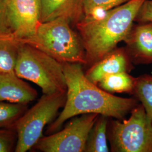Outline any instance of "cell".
<instances>
[{
	"mask_svg": "<svg viewBox=\"0 0 152 152\" xmlns=\"http://www.w3.org/2000/svg\"><path fill=\"white\" fill-rule=\"evenodd\" d=\"M83 65L75 63H63L67 87L66 99L60 114L48 126L46 134L60 130L65 121L81 114L96 113L122 120L139 104L136 98L115 96L89 81Z\"/></svg>",
	"mask_w": 152,
	"mask_h": 152,
	"instance_id": "6da1fadb",
	"label": "cell"
},
{
	"mask_svg": "<svg viewBox=\"0 0 152 152\" xmlns=\"http://www.w3.org/2000/svg\"><path fill=\"white\" fill-rule=\"evenodd\" d=\"M145 1L130 0L100 18L82 19L76 23L86 53L85 66L93 65L125 41Z\"/></svg>",
	"mask_w": 152,
	"mask_h": 152,
	"instance_id": "7a4b0ae2",
	"label": "cell"
},
{
	"mask_svg": "<svg viewBox=\"0 0 152 152\" xmlns=\"http://www.w3.org/2000/svg\"><path fill=\"white\" fill-rule=\"evenodd\" d=\"M68 19L60 18L41 23L32 36L16 39L38 49L60 63L86 64V53L80 37Z\"/></svg>",
	"mask_w": 152,
	"mask_h": 152,
	"instance_id": "3957f363",
	"label": "cell"
},
{
	"mask_svg": "<svg viewBox=\"0 0 152 152\" xmlns=\"http://www.w3.org/2000/svg\"><path fill=\"white\" fill-rule=\"evenodd\" d=\"M15 72L36 84L44 94L66 91L63 63L28 44H20Z\"/></svg>",
	"mask_w": 152,
	"mask_h": 152,
	"instance_id": "277c9868",
	"label": "cell"
},
{
	"mask_svg": "<svg viewBox=\"0 0 152 152\" xmlns=\"http://www.w3.org/2000/svg\"><path fill=\"white\" fill-rule=\"evenodd\" d=\"M66 91L44 94L34 105L23 114L12 127L18 134L15 152L32 149L43 135L44 128L54 121L60 108L64 107Z\"/></svg>",
	"mask_w": 152,
	"mask_h": 152,
	"instance_id": "5b68a950",
	"label": "cell"
},
{
	"mask_svg": "<svg viewBox=\"0 0 152 152\" xmlns=\"http://www.w3.org/2000/svg\"><path fill=\"white\" fill-rule=\"evenodd\" d=\"M127 120L112 121L109 140L114 152H152V121L138 104Z\"/></svg>",
	"mask_w": 152,
	"mask_h": 152,
	"instance_id": "8992f818",
	"label": "cell"
},
{
	"mask_svg": "<svg viewBox=\"0 0 152 152\" xmlns=\"http://www.w3.org/2000/svg\"><path fill=\"white\" fill-rule=\"evenodd\" d=\"M99 114L74 117L62 130L43 136L32 149L43 152H84L89 132Z\"/></svg>",
	"mask_w": 152,
	"mask_h": 152,
	"instance_id": "52a82bcc",
	"label": "cell"
},
{
	"mask_svg": "<svg viewBox=\"0 0 152 152\" xmlns=\"http://www.w3.org/2000/svg\"><path fill=\"white\" fill-rule=\"evenodd\" d=\"M10 23L14 37L29 38L36 33L41 22L39 0H11Z\"/></svg>",
	"mask_w": 152,
	"mask_h": 152,
	"instance_id": "ba28073f",
	"label": "cell"
},
{
	"mask_svg": "<svg viewBox=\"0 0 152 152\" xmlns=\"http://www.w3.org/2000/svg\"><path fill=\"white\" fill-rule=\"evenodd\" d=\"M132 62L128 53L124 49H115L90 66L85 75L89 81L98 85L107 76L130 72L133 69Z\"/></svg>",
	"mask_w": 152,
	"mask_h": 152,
	"instance_id": "9c48e42d",
	"label": "cell"
},
{
	"mask_svg": "<svg viewBox=\"0 0 152 152\" xmlns=\"http://www.w3.org/2000/svg\"><path fill=\"white\" fill-rule=\"evenodd\" d=\"M37 96V91L15 71L0 72V102L28 104Z\"/></svg>",
	"mask_w": 152,
	"mask_h": 152,
	"instance_id": "30bf717a",
	"label": "cell"
},
{
	"mask_svg": "<svg viewBox=\"0 0 152 152\" xmlns=\"http://www.w3.org/2000/svg\"><path fill=\"white\" fill-rule=\"evenodd\" d=\"M125 41L132 62L136 64H152V22L141 23L132 28Z\"/></svg>",
	"mask_w": 152,
	"mask_h": 152,
	"instance_id": "8fae6325",
	"label": "cell"
},
{
	"mask_svg": "<svg viewBox=\"0 0 152 152\" xmlns=\"http://www.w3.org/2000/svg\"><path fill=\"white\" fill-rule=\"evenodd\" d=\"M41 22L63 18L77 23L83 15L84 0H39Z\"/></svg>",
	"mask_w": 152,
	"mask_h": 152,
	"instance_id": "7c38bea8",
	"label": "cell"
},
{
	"mask_svg": "<svg viewBox=\"0 0 152 152\" xmlns=\"http://www.w3.org/2000/svg\"><path fill=\"white\" fill-rule=\"evenodd\" d=\"M108 118L99 115L88 135L84 152H109L107 144Z\"/></svg>",
	"mask_w": 152,
	"mask_h": 152,
	"instance_id": "4fadbf2b",
	"label": "cell"
},
{
	"mask_svg": "<svg viewBox=\"0 0 152 152\" xmlns=\"http://www.w3.org/2000/svg\"><path fill=\"white\" fill-rule=\"evenodd\" d=\"M136 78L129 72H120L107 76L99 82L98 86L110 94L130 93L134 90Z\"/></svg>",
	"mask_w": 152,
	"mask_h": 152,
	"instance_id": "5bb4252c",
	"label": "cell"
},
{
	"mask_svg": "<svg viewBox=\"0 0 152 152\" xmlns=\"http://www.w3.org/2000/svg\"><path fill=\"white\" fill-rule=\"evenodd\" d=\"M12 37H0V72L15 71L20 46Z\"/></svg>",
	"mask_w": 152,
	"mask_h": 152,
	"instance_id": "9a60e30c",
	"label": "cell"
},
{
	"mask_svg": "<svg viewBox=\"0 0 152 152\" xmlns=\"http://www.w3.org/2000/svg\"><path fill=\"white\" fill-rule=\"evenodd\" d=\"M130 0H84L83 12L85 19H96Z\"/></svg>",
	"mask_w": 152,
	"mask_h": 152,
	"instance_id": "2e32d148",
	"label": "cell"
},
{
	"mask_svg": "<svg viewBox=\"0 0 152 152\" xmlns=\"http://www.w3.org/2000/svg\"><path fill=\"white\" fill-rule=\"evenodd\" d=\"M133 94L152 121V75H143L136 78Z\"/></svg>",
	"mask_w": 152,
	"mask_h": 152,
	"instance_id": "e0dca14e",
	"label": "cell"
},
{
	"mask_svg": "<svg viewBox=\"0 0 152 152\" xmlns=\"http://www.w3.org/2000/svg\"><path fill=\"white\" fill-rule=\"evenodd\" d=\"M27 105L0 102V128L12 127L27 110Z\"/></svg>",
	"mask_w": 152,
	"mask_h": 152,
	"instance_id": "ac0fdd59",
	"label": "cell"
},
{
	"mask_svg": "<svg viewBox=\"0 0 152 152\" xmlns=\"http://www.w3.org/2000/svg\"><path fill=\"white\" fill-rule=\"evenodd\" d=\"M18 134L12 127L0 128V152H15Z\"/></svg>",
	"mask_w": 152,
	"mask_h": 152,
	"instance_id": "d6986e66",
	"label": "cell"
},
{
	"mask_svg": "<svg viewBox=\"0 0 152 152\" xmlns=\"http://www.w3.org/2000/svg\"><path fill=\"white\" fill-rule=\"evenodd\" d=\"M10 1L0 0V37H14L10 23Z\"/></svg>",
	"mask_w": 152,
	"mask_h": 152,
	"instance_id": "ffe728a7",
	"label": "cell"
},
{
	"mask_svg": "<svg viewBox=\"0 0 152 152\" xmlns=\"http://www.w3.org/2000/svg\"><path fill=\"white\" fill-rule=\"evenodd\" d=\"M136 20L140 23L152 22V0H146L144 2Z\"/></svg>",
	"mask_w": 152,
	"mask_h": 152,
	"instance_id": "44dd1931",
	"label": "cell"
}]
</instances>
